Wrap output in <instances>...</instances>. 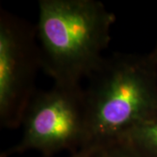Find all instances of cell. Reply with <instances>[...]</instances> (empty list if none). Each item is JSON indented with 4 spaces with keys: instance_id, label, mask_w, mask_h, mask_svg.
Returning <instances> with one entry per match:
<instances>
[{
    "instance_id": "6da1fadb",
    "label": "cell",
    "mask_w": 157,
    "mask_h": 157,
    "mask_svg": "<svg viewBox=\"0 0 157 157\" xmlns=\"http://www.w3.org/2000/svg\"><path fill=\"white\" fill-rule=\"evenodd\" d=\"M115 19L97 0H40L35 27L41 69L55 84L80 85L103 61Z\"/></svg>"
},
{
    "instance_id": "7a4b0ae2",
    "label": "cell",
    "mask_w": 157,
    "mask_h": 157,
    "mask_svg": "<svg viewBox=\"0 0 157 157\" xmlns=\"http://www.w3.org/2000/svg\"><path fill=\"white\" fill-rule=\"evenodd\" d=\"M87 79L82 149L94 151L117 141L157 109V67L149 53L105 57Z\"/></svg>"
},
{
    "instance_id": "3957f363",
    "label": "cell",
    "mask_w": 157,
    "mask_h": 157,
    "mask_svg": "<svg viewBox=\"0 0 157 157\" xmlns=\"http://www.w3.org/2000/svg\"><path fill=\"white\" fill-rule=\"evenodd\" d=\"M21 139L2 157L36 150L45 155L61 151L71 154L85 147L86 111L81 85L53 84L37 91L22 120Z\"/></svg>"
},
{
    "instance_id": "277c9868",
    "label": "cell",
    "mask_w": 157,
    "mask_h": 157,
    "mask_svg": "<svg viewBox=\"0 0 157 157\" xmlns=\"http://www.w3.org/2000/svg\"><path fill=\"white\" fill-rule=\"evenodd\" d=\"M41 68L36 27L9 11H0V125L16 129L33 98Z\"/></svg>"
},
{
    "instance_id": "5b68a950",
    "label": "cell",
    "mask_w": 157,
    "mask_h": 157,
    "mask_svg": "<svg viewBox=\"0 0 157 157\" xmlns=\"http://www.w3.org/2000/svg\"><path fill=\"white\" fill-rule=\"evenodd\" d=\"M115 142L128 147L140 157H157V109Z\"/></svg>"
},
{
    "instance_id": "8992f818",
    "label": "cell",
    "mask_w": 157,
    "mask_h": 157,
    "mask_svg": "<svg viewBox=\"0 0 157 157\" xmlns=\"http://www.w3.org/2000/svg\"><path fill=\"white\" fill-rule=\"evenodd\" d=\"M92 157H140L120 142H113L94 151Z\"/></svg>"
},
{
    "instance_id": "52a82bcc",
    "label": "cell",
    "mask_w": 157,
    "mask_h": 157,
    "mask_svg": "<svg viewBox=\"0 0 157 157\" xmlns=\"http://www.w3.org/2000/svg\"><path fill=\"white\" fill-rule=\"evenodd\" d=\"M94 151L89 149H80L79 151L71 154L68 157H92Z\"/></svg>"
},
{
    "instance_id": "ba28073f",
    "label": "cell",
    "mask_w": 157,
    "mask_h": 157,
    "mask_svg": "<svg viewBox=\"0 0 157 157\" xmlns=\"http://www.w3.org/2000/svg\"><path fill=\"white\" fill-rule=\"evenodd\" d=\"M149 54H150V56H151V58L153 59V60L155 63V65H156L157 67V43L156 45H155L154 49L149 52Z\"/></svg>"
}]
</instances>
